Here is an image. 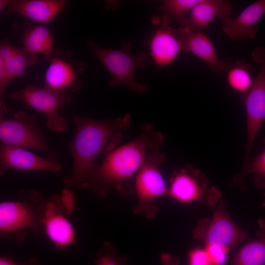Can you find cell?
Wrapping results in <instances>:
<instances>
[{"mask_svg": "<svg viewBox=\"0 0 265 265\" xmlns=\"http://www.w3.org/2000/svg\"><path fill=\"white\" fill-rule=\"evenodd\" d=\"M73 119L76 130L69 145L73 167L63 183L69 188H84L95 159L117 147L130 125L131 117L126 114L115 119L96 120L75 114Z\"/></svg>", "mask_w": 265, "mask_h": 265, "instance_id": "1", "label": "cell"}, {"mask_svg": "<svg viewBox=\"0 0 265 265\" xmlns=\"http://www.w3.org/2000/svg\"><path fill=\"white\" fill-rule=\"evenodd\" d=\"M162 134L151 125H144L139 135L105 155L100 164L91 169L84 188H89L105 197L111 189L127 191L130 180L139 170L146 158L159 151Z\"/></svg>", "mask_w": 265, "mask_h": 265, "instance_id": "2", "label": "cell"}, {"mask_svg": "<svg viewBox=\"0 0 265 265\" xmlns=\"http://www.w3.org/2000/svg\"><path fill=\"white\" fill-rule=\"evenodd\" d=\"M46 200L37 191L19 192V199L0 203L1 239L22 242L26 231H43Z\"/></svg>", "mask_w": 265, "mask_h": 265, "instance_id": "3", "label": "cell"}, {"mask_svg": "<svg viewBox=\"0 0 265 265\" xmlns=\"http://www.w3.org/2000/svg\"><path fill=\"white\" fill-rule=\"evenodd\" d=\"M86 45L93 52L94 56L101 62L109 73L110 80L108 85L115 87L123 85L131 90L139 93H144L145 84L137 82L134 78V72L146 64L147 55L143 53L136 55L130 52L131 44H124L119 50L107 49L88 40Z\"/></svg>", "mask_w": 265, "mask_h": 265, "instance_id": "4", "label": "cell"}, {"mask_svg": "<svg viewBox=\"0 0 265 265\" xmlns=\"http://www.w3.org/2000/svg\"><path fill=\"white\" fill-rule=\"evenodd\" d=\"M165 158L163 153L154 152L146 158L137 172L134 188L138 203L133 208L135 214H141L148 218L153 217L157 212L154 201L167 195L168 187L159 170Z\"/></svg>", "mask_w": 265, "mask_h": 265, "instance_id": "5", "label": "cell"}, {"mask_svg": "<svg viewBox=\"0 0 265 265\" xmlns=\"http://www.w3.org/2000/svg\"><path fill=\"white\" fill-rule=\"evenodd\" d=\"M9 97L22 101L45 114L47 116L46 125L51 131L63 132L66 130L67 120L59 112L63 106L72 101V97L67 92L45 86L41 87L30 85L10 93Z\"/></svg>", "mask_w": 265, "mask_h": 265, "instance_id": "6", "label": "cell"}, {"mask_svg": "<svg viewBox=\"0 0 265 265\" xmlns=\"http://www.w3.org/2000/svg\"><path fill=\"white\" fill-rule=\"evenodd\" d=\"M0 139L2 144L41 151L53 159L58 157L48 146L36 118L23 111H17L10 119L0 116Z\"/></svg>", "mask_w": 265, "mask_h": 265, "instance_id": "7", "label": "cell"}, {"mask_svg": "<svg viewBox=\"0 0 265 265\" xmlns=\"http://www.w3.org/2000/svg\"><path fill=\"white\" fill-rule=\"evenodd\" d=\"M167 195L182 203L203 202L212 206L221 194L199 170L187 165L173 173Z\"/></svg>", "mask_w": 265, "mask_h": 265, "instance_id": "8", "label": "cell"}, {"mask_svg": "<svg viewBox=\"0 0 265 265\" xmlns=\"http://www.w3.org/2000/svg\"><path fill=\"white\" fill-rule=\"evenodd\" d=\"M252 57L261 68L250 91L242 98L246 113L247 142L242 169L249 162L252 147L265 120V50L261 47L254 49Z\"/></svg>", "mask_w": 265, "mask_h": 265, "instance_id": "9", "label": "cell"}, {"mask_svg": "<svg viewBox=\"0 0 265 265\" xmlns=\"http://www.w3.org/2000/svg\"><path fill=\"white\" fill-rule=\"evenodd\" d=\"M49 63L45 74V86L58 91L76 92L81 87L85 63L72 53L54 49L46 57Z\"/></svg>", "mask_w": 265, "mask_h": 265, "instance_id": "10", "label": "cell"}, {"mask_svg": "<svg viewBox=\"0 0 265 265\" xmlns=\"http://www.w3.org/2000/svg\"><path fill=\"white\" fill-rule=\"evenodd\" d=\"M193 236L203 240L206 245H217L227 249L248 238L227 213L221 202L211 219L200 220L193 232Z\"/></svg>", "mask_w": 265, "mask_h": 265, "instance_id": "11", "label": "cell"}, {"mask_svg": "<svg viewBox=\"0 0 265 265\" xmlns=\"http://www.w3.org/2000/svg\"><path fill=\"white\" fill-rule=\"evenodd\" d=\"M72 211L61 195H54L46 200L43 230L48 238L60 250L75 246L77 243L70 220Z\"/></svg>", "mask_w": 265, "mask_h": 265, "instance_id": "12", "label": "cell"}, {"mask_svg": "<svg viewBox=\"0 0 265 265\" xmlns=\"http://www.w3.org/2000/svg\"><path fill=\"white\" fill-rule=\"evenodd\" d=\"M1 167L24 170L49 171L55 173L61 171L60 164L50 158L41 157L22 147L1 143Z\"/></svg>", "mask_w": 265, "mask_h": 265, "instance_id": "13", "label": "cell"}, {"mask_svg": "<svg viewBox=\"0 0 265 265\" xmlns=\"http://www.w3.org/2000/svg\"><path fill=\"white\" fill-rule=\"evenodd\" d=\"M176 29L181 43L182 52L193 54L215 72L225 71L227 63L218 58L213 44L201 30L181 26Z\"/></svg>", "mask_w": 265, "mask_h": 265, "instance_id": "14", "label": "cell"}, {"mask_svg": "<svg viewBox=\"0 0 265 265\" xmlns=\"http://www.w3.org/2000/svg\"><path fill=\"white\" fill-rule=\"evenodd\" d=\"M265 14V0H258L246 7L235 19L222 22L224 32L234 41L253 39L256 34V25Z\"/></svg>", "mask_w": 265, "mask_h": 265, "instance_id": "15", "label": "cell"}, {"mask_svg": "<svg viewBox=\"0 0 265 265\" xmlns=\"http://www.w3.org/2000/svg\"><path fill=\"white\" fill-rule=\"evenodd\" d=\"M67 3L64 0H14L5 10L7 14H18L34 22L45 24L61 12Z\"/></svg>", "mask_w": 265, "mask_h": 265, "instance_id": "16", "label": "cell"}, {"mask_svg": "<svg viewBox=\"0 0 265 265\" xmlns=\"http://www.w3.org/2000/svg\"><path fill=\"white\" fill-rule=\"evenodd\" d=\"M149 48L150 55L157 64L164 66L173 62L182 52L177 29L163 24L152 35Z\"/></svg>", "mask_w": 265, "mask_h": 265, "instance_id": "17", "label": "cell"}, {"mask_svg": "<svg viewBox=\"0 0 265 265\" xmlns=\"http://www.w3.org/2000/svg\"><path fill=\"white\" fill-rule=\"evenodd\" d=\"M231 10V5L227 0H201L190 11L187 24L183 27L201 30L216 18L222 22L230 18Z\"/></svg>", "mask_w": 265, "mask_h": 265, "instance_id": "18", "label": "cell"}, {"mask_svg": "<svg viewBox=\"0 0 265 265\" xmlns=\"http://www.w3.org/2000/svg\"><path fill=\"white\" fill-rule=\"evenodd\" d=\"M16 29L25 50L34 54H42L46 57L52 52L54 37L51 31L42 25L24 23L16 25Z\"/></svg>", "mask_w": 265, "mask_h": 265, "instance_id": "19", "label": "cell"}, {"mask_svg": "<svg viewBox=\"0 0 265 265\" xmlns=\"http://www.w3.org/2000/svg\"><path fill=\"white\" fill-rule=\"evenodd\" d=\"M257 238L248 241L234 257L232 265H265V224L259 222Z\"/></svg>", "mask_w": 265, "mask_h": 265, "instance_id": "20", "label": "cell"}, {"mask_svg": "<svg viewBox=\"0 0 265 265\" xmlns=\"http://www.w3.org/2000/svg\"><path fill=\"white\" fill-rule=\"evenodd\" d=\"M227 82L229 87L243 98L251 88L254 79L249 66L244 61L226 62Z\"/></svg>", "mask_w": 265, "mask_h": 265, "instance_id": "21", "label": "cell"}, {"mask_svg": "<svg viewBox=\"0 0 265 265\" xmlns=\"http://www.w3.org/2000/svg\"><path fill=\"white\" fill-rule=\"evenodd\" d=\"M37 59V54L28 52L22 47H16L9 59L5 61L0 59V62L2 63L10 82L16 78L25 77L26 68L35 64Z\"/></svg>", "mask_w": 265, "mask_h": 265, "instance_id": "22", "label": "cell"}, {"mask_svg": "<svg viewBox=\"0 0 265 265\" xmlns=\"http://www.w3.org/2000/svg\"><path fill=\"white\" fill-rule=\"evenodd\" d=\"M201 0H166L159 8L163 16V24L167 25L171 19L176 20L180 26L186 25L188 18L185 14L197 5Z\"/></svg>", "mask_w": 265, "mask_h": 265, "instance_id": "23", "label": "cell"}, {"mask_svg": "<svg viewBox=\"0 0 265 265\" xmlns=\"http://www.w3.org/2000/svg\"><path fill=\"white\" fill-rule=\"evenodd\" d=\"M248 174L255 175V183L258 186H265V149L242 169L234 181L241 182L243 186L244 176Z\"/></svg>", "mask_w": 265, "mask_h": 265, "instance_id": "24", "label": "cell"}, {"mask_svg": "<svg viewBox=\"0 0 265 265\" xmlns=\"http://www.w3.org/2000/svg\"><path fill=\"white\" fill-rule=\"evenodd\" d=\"M96 265H127V259L120 256L109 242H105L97 253Z\"/></svg>", "mask_w": 265, "mask_h": 265, "instance_id": "25", "label": "cell"}, {"mask_svg": "<svg viewBox=\"0 0 265 265\" xmlns=\"http://www.w3.org/2000/svg\"><path fill=\"white\" fill-rule=\"evenodd\" d=\"M212 265H223L226 262L229 249L213 244L205 245Z\"/></svg>", "mask_w": 265, "mask_h": 265, "instance_id": "26", "label": "cell"}, {"mask_svg": "<svg viewBox=\"0 0 265 265\" xmlns=\"http://www.w3.org/2000/svg\"><path fill=\"white\" fill-rule=\"evenodd\" d=\"M188 265H212L208 253L205 249L194 248L187 255Z\"/></svg>", "mask_w": 265, "mask_h": 265, "instance_id": "27", "label": "cell"}, {"mask_svg": "<svg viewBox=\"0 0 265 265\" xmlns=\"http://www.w3.org/2000/svg\"><path fill=\"white\" fill-rule=\"evenodd\" d=\"M0 265H41L38 260L34 257H30L23 263H18L7 256L0 258Z\"/></svg>", "mask_w": 265, "mask_h": 265, "instance_id": "28", "label": "cell"}, {"mask_svg": "<svg viewBox=\"0 0 265 265\" xmlns=\"http://www.w3.org/2000/svg\"><path fill=\"white\" fill-rule=\"evenodd\" d=\"M16 47L8 41L1 42L0 44V59L5 61L9 59L14 53Z\"/></svg>", "mask_w": 265, "mask_h": 265, "instance_id": "29", "label": "cell"}, {"mask_svg": "<svg viewBox=\"0 0 265 265\" xmlns=\"http://www.w3.org/2000/svg\"><path fill=\"white\" fill-rule=\"evenodd\" d=\"M162 265H179L180 260L175 256L169 253H162L160 256Z\"/></svg>", "mask_w": 265, "mask_h": 265, "instance_id": "30", "label": "cell"}, {"mask_svg": "<svg viewBox=\"0 0 265 265\" xmlns=\"http://www.w3.org/2000/svg\"><path fill=\"white\" fill-rule=\"evenodd\" d=\"M11 0H0V10L5 9L6 7L10 4Z\"/></svg>", "mask_w": 265, "mask_h": 265, "instance_id": "31", "label": "cell"}, {"mask_svg": "<svg viewBox=\"0 0 265 265\" xmlns=\"http://www.w3.org/2000/svg\"><path fill=\"white\" fill-rule=\"evenodd\" d=\"M263 205H265V200H264V203H263Z\"/></svg>", "mask_w": 265, "mask_h": 265, "instance_id": "32", "label": "cell"}]
</instances>
